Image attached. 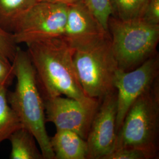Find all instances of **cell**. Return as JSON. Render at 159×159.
I'll list each match as a JSON object with an SVG mask.
<instances>
[{
    "label": "cell",
    "instance_id": "cell-1",
    "mask_svg": "<svg viewBox=\"0 0 159 159\" xmlns=\"http://www.w3.org/2000/svg\"><path fill=\"white\" fill-rule=\"evenodd\" d=\"M26 45L44 100L62 96L83 102L94 99L83 90L74 69V50L62 37L37 40Z\"/></svg>",
    "mask_w": 159,
    "mask_h": 159
},
{
    "label": "cell",
    "instance_id": "cell-2",
    "mask_svg": "<svg viewBox=\"0 0 159 159\" xmlns=\"http://www.w3.org/2000/svg\"><path fill=\"white\" fill-rule=\"evenodd\" d=\"M12 63L17 83L14 90L7 91V101L23 127L34 135L44 159H54L46 130L44 100L27 51L18 47Z\"/></svg>",
    "mask_w": 159,
    "mask_h": 159
},
{
    "label": "cell",
    "instance_id": "cell-3",
    "mask_svg": "<svg viewBox=\"0 0 159 159\" xmlns=\"http://www.w3.org/2000/svg\"><path fill=\"white\" fill-rule=\"evenodd\" d=\"M108 31L118 68L129 71L157 54L159 24L142 18L123 21L110 17Z\"/></svg>",
    "mask_w": 159,
    "mask_h": 159
},
{
    "label": "cell",
    "instance_id": "cell-4",
    "mask_svg": "<svg viewBox=\"0 0 159 159\" xmlns=\"http://www.w3.org/2000/svg\"><path fill=\"white\" fill-rule=\"evenodd\" d=\"M159 79L132 104L117 133L116 149L135 148L159 153Z\"/></svg>",
    "mask_w": 159,
    "mask_h": 159
},
{
    "label": "cell",
    "instance_id": "cell-5",
    "mask_svg": "<svg viewBox=\"0 0 159 159\" xmlns=\"http://www.w3.org/2000/svg\"><path fill=\"white\" fill-rule=\"evenodd\" d=\"M73 59L77 79L88 97L101 100L115 89L114 79L119 68L110 35L94 46L75 50Z\"/></svg>",
    "mask_w": 159,
    "mask_h": 159
},
{
    "label": "cell",
    "instance_id": "cell-6",
    "mask_svg": "<svg viewBox=\"0 0 159 159\" xmlns=\"http://www.w3.org/2000/svg\"><path fill=\"white\" fill-rule=\"evenodd\" d=\"M68 6L50 2H37L19 17L10 32L17 44L63 37Z\"/></svg>",
    "mask_w": 159,
    "mask_h": 159
},
{
    "label": "cell",
    "instance_id": "cell-7",
    "mask_svg": "<svg viewBox=\"0 0 159 159\" xmlns=\"http://www.w3.org/2000/svg\"><path fill=\"white\" fill-rule=\"evenodd\" d=\"M159 56L157 53L129 71L118 69L114 79L117 91V133L132 104L159 79Z\"/></svg>",
    "mask_w": 159,
    "mask_h": 159
},
{
    "label": "cell",
    "instance_id": "cell-8",
    "mask_svg": "<svg viewBox=\"0 0 159 159\" xmlns=\"http://www.w3.org/2000/svg\"><path fill=\"white\" fill-rule=\"evenodd\" d=\"M46 122L57 130L73 131L86 139L100 100L83 102L70 97L57 96L44 100Z\"/></svg>",
    "mask_w": 159,
    "mask_h": 159
},
{
    "label": "cell",
    "instance_id": "cell-9",
    "mask_svg": "<svg viewBox=\"0 0 159 159\" xmlns=\"http://www.w3.org/2000/svg\"><path fill=\"white\" fill-rule=\"evenodd\" d=\"M117 97L116 89L100 100L86 138L87 159H106L116 148Z\"/></svg>",
    "mask_w": 159,
    "mask_h": 159
},
{
    "label": "cell",
    "instance_id": "cell-10",
    "mask_svg": "<svg viewBox=\"0 0 159 159\" xmlns=\"http://www.w3.org/2000/svg\"><path fill=\"white\" fill-rule=\"evenodd\" d=\"M90 10L81 1L68 6L63 37L74 51L94 46L109 35Z\"/></svg>",
    "mask_w": 159,
    "mask_h": 159
},
{
    "label": "cell",
    "instance_id": "cell-11",
    "mask_svg": "<svg viewBox=\"0 0 159 159\" xmlns=\"http://www.w3.org/2000/svg\"><path fill=\"white\" fill-rule=\"evenodd\" d=\"M50 143L54 159H87L86 140L73 131L57 130Z\"/></svg>",
    "mask_w": 159,
    "mask_h": 159
},
{
    "label": "cell",
    "instance_id": "cell-12",
    "mask_svg": "<svg viewBox=\"0 0 159 159\" xmlns=\"http://www.w3.org/2000/svg\"><path fill=\"white\" fill-rule=\"evenodd\" d=\"M8 140L11 144L10 159H44L35 137L27 129L23 127L17 129Z\"/></svg>",
    "mask_w": 159,
    "mask_h": 159
},
{
    "label": "cell",
    "instance_id": "cell-13",
    "mask_svg": "<svg viewBox=\"0 0 159 159\" xmlns=\"http://www.w3.org/2000/svg\"><path fill=\"white\" fill-rule=\"evenodd\" d=\"M8 88L0 85V144L8 140L17 129L23 127L17 114L7 101Z\"/></svg>",
    "mask_w": 159,
    "mask_h": 159
},
{
    "label": "cell",
    "instance_id": "cell-14",
    "mask_svg": "<svg viewBox=\"0 0 159 159\" xmlns=\"http://www.w3.org/2000/svg\"><path fill=\"white\" fill-rule=\"evenodd\" d=\"M37 2V0H0V25L10 32L17 19Z\"/></svg>",
    "mask_w": 159,
    "mask_h": 159
},
{
    "label": "cell",
    "instance_id": "cell-15",
    "mask_svg": "<svg viewBox=\"0 0 159 159\" xmlns=\"http://www.w3.org/2000/svg\"><path fill=\"white\" fill-rule=\"evenodd\" d=\"M146 0H109L111 17L123 21L142 19Z\"/></svg>",
    "mask_w": 159,
    "mask_h": 159
},
{
    "label": "cell",
    "instance_id": "cell-16",
    "mask_svg": "<svg viewBox=\"0 0 159 159\" xmlns=\"http://www.w3.org/2000/svg\"><path fill=\"white\" fill-rule=\"evenodd\" d=\"M102 27L108 31V22L111 16V10L109 0H83Z\"/></svg>",
    "mask_w": 159,
    "mask_h": 159
},
{
    "label": "cell",
    "instance_id": "cell-17",
    "mask_svg": "<svg viewBox=\"0 0 159 159\" xmlns=\"http://www.w3.org/2000/svg\"><path fill=\"white\" fill-rule=\"evenodd\" d=\"M148 152L139 148H122L114 150L106 159H153Z\"/></svg>",
    "mask_w": 159,
    "mask_h": 159
},
{
    "label": "cell",
    "instance_id": "cell-18",
    "mask_svg": "<svg viewBox=\"0 0 159 159\" xmlns=\"http://www.w3.org/2000/svg\"><path fill=\"white\" fill-rule=\"evenodd\" d=\"M18 48L13 34L0 25V52L12 62Z\"/></svg>",
    "mask_w": 159,
    "mask_h": 159
},
{
    "label": "cell",
    "instance_id": "cell-19",
    "mask_svg": "<svg viewBox=\"0 0 159 159\" xmlns=\"http://www.w3.org/2000/svg\"><path fill=\"white\" fill-rule=\"evenodd\" d=\"M16 78L11 61L0 52V85L8 88Z\"/></svg>",
    "mask_w": 159,
    "mask_h": 159
},
{
    "label": "cell",
    "instance_id": "cell-20",
    "mask_svg": "<svg viewBox=\"0 0 159 159\" xmlns=\"http://www.w3.org/2000/svg\"><path fill=\"white\" fill-rule=\"evenodd\" d=\"M142 19L148 23L159 24V0H146Z\"/></svg>",
    "mask_w": 159,
    "mask_h": 159
},
{
    "label": "cell",
    "instance_id": "cell-21",
    "mask_svg": "<svg viewBox=\"0 0 159 159\" xmlns=\"http://www.w3.org/2000/svg\"><path fill=\"white\" fill-rule=\"evenodd\" d=\"M38 2L44 1V2H50L54 3H58L62 4L66 6H71L75 4H77L80 2L83 1V0H37Z\"/></svg>",
    "mask_w": 159,
    "mask_h": 159
}]
</instances>
